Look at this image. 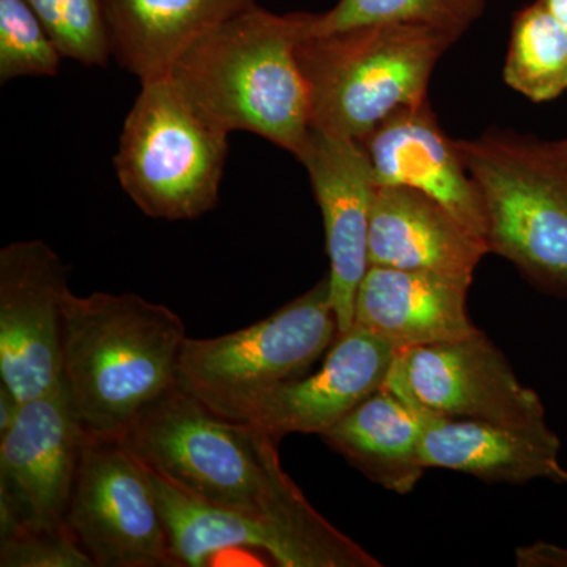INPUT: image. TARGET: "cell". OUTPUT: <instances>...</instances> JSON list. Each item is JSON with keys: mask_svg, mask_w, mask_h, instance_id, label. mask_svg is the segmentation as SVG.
<instances>
[{"mask_svg": "<svg viewBox=\"0 0 567 567\" xmlns=\"http://www.w3.org/2000/svg\"><path fill=\"white\" fill-rule=\"evenodd\" d=\"M315 20L309 11L254 7L199 37L167 74L226 132L257 134L300 159L312 123L297 52Z\"/></svg>", "mask_w": 567, "mask_h": 567, "instance_id": "6da1fadb", "label": "cell"}, {"mask_svg": "<svg viewBox=\"0 0 567 567\" xmlns=\"http://www.w3.org/2000/svg\"><path fill=\"white\" fill-rule=\"evenodd\" d=\"M186 330L136 293L71 292L63 317V386L85 434L123 439L178 383Z\"/></svg>", "mask_w": 567, "mask_h": 567, "instance_id": "7a4b0ae2", "label": "cell"}, {"mask_svg": "<svg viewBox=\"0 0 567 567\" xmlns=\"http://www.w3.org/2000/svg\"><path fill=\"white\" fill-rule=\"evenodd\" d=\"M122 440L148 472L208 505L271 514L305 496L282 470L278 442L213 412L178 383Z\"/></svg>", "mask_w": 567, "mask_h": 567, "instance_id": "3957f363", "label": "cell"}, {"mask_svg": "<svg viewBox=\"0 0 567 567\" xmlns=\"http://www.w3.org/2000/svg\"><path fill=\"white\" fill-rule=\"evenodd\" d=\"M457 41L401 22L309 33L297 54L312 128L363 142L395 111L427 102L436 63Z\"/></svg>", "mask_w": 567, "mask_h": 567, "instance_id": "277c9868", "label": "cell"}, {"mask_svg": "<svg viewBox=\"0 0 567 567\" xmlns=\"http://www.w3.org/2000/svg\"><path fill=\"white\" fill-rule=\"evenodd\" d=\"M457 142L483 199L488 252L567 298V140L487 130Z\"/></svg>", "mask_w": 567, "mask_h": 567, "instance_id": "5b68a950", "label": "cell"}, {"mask_svg": "<svg viewBox=\"0 0 567 567\" xmlns=\"http://www.w3.org/2000/svg\"><path fill=\"white\" fill-rule=\"evenodd\" d=\"M141 84L114 156L118 183L144 215L193 221L218 204L230 133L169 74Z\"/></svg>", "mask_w": 567, "mask_h": 567, "instance_id": "8992f818", "label": "cell"}, {"mask_svg": "<svg viewBox=\"0 0 567 567\" xmlns=\"http://www.w3.org/2000/svg\"><path fill=\"white\" fill-rule=\"evenodd\" d=\"M338 334L327 275L251 327L218 338H186L178 385L213 412L244 421L265 393L303 377Z\"/></svg>", "mask_w": 567, "mask_h": 567, "instance_id": "52a82bcc", "label": "cell"}, {"mask_svg": "<svg viewBox=\"0 0 567 567\" xmlns=\"http://www.w3.org/2000/svg\"><path fill=\"white\" fill-rule=\"evenodd\" d=\"M175 567L208 566L227 551H262L282 567H379L308 499L271 514L208 505L151 473Z\"/></svg>", "mask_w": 567, "mask_h": 567, "instance_id": "ba28073f", "label": "cell"}, {"mask_svg": "<svg viewBox=\"0 0 567 567\" xmlns=\"http://www.w3.org/2000/svg\"><path fill=\"white\" fill-rule=\"evenodd\" d=\"M65 524L95 567H175L151 472L122 439L85 435Z\"/></svg>", "mask_w": 567, "mask_h": 567, "instance_id": "9c48e42d", "label": "cell"}, {"mask_svg": "<svg viewBox=\"0 0 567 567\" xmlns=\"http://www.w3.org/2000/svg\"><path fill=\"white\" fill-rule=\"evenodd\" d=\"M388 390L412 409L506 427L547 424L546 406L484 331L395 353Z\"/></svg>", "mask_w": 567, "mask_h": 567, "instance_id": "30bf717a", "label": "cell"}, {"mask_svg": "<svg viewBox=\"0 0 567 567\" xmlns=\"http://www.w3.org/2000/svg\"><path fill=\"white\" fill-rule=\"evenodd\" d=\"M69 267L41 240L0 251V380L20 402L63 385Z\"/></svg>", "mask_w": 567, "mask_h": 567, "instance_id": "8fae6325", "label": "cell"}, {"mask_svg": "<svg viewBox=\"0 0 567 567\" xmlns=\"http://www.w3.org/2000/svg\"><path fill=\"white\" fill-rule=\"evenodd\" d=\"M85 435L65 386L21 402L0 435V533L65 524Z\"/></svg>", "mask_w": 567, "mask_h": 567, "instance_id": "7c38bea8", "label": "cell"}, {"mask_svg": "<svg viewBox=\"0 0 567 567\" xmlns=\"http://www.w3.org/2000/svg\"><path fill=\"white\" fill-rule=\"evenodd\" d=\"M322 212L330 257L331 303L339 333L352 328L354 300L369 268V227L377 193L374 171L361 142L312 128L298 159Z\"/></svg>", "mask_w": 567, "mask_h": 567, "instance_id": "4fadbf2b", "label": "cell"}, {"mask_svg": "<svg viewBox=\"0 0 567 567\" xmlns=\"http://www.w3.org/2000/svg\"><path fill=\"white\" fill-rule=\"evenodd\" d=\"M395 350L363 328L339 333L322 369L281 383L249 406L244 421L275 442L290 434L324 435L385 385Z\"/></svg>", "mask_w": 567, "mask_h": 567, "instance_id": "5bb4252c", "label": "cell"}, {"mask_svg": "<svg viewBox=\"0 0 567 567\" xmlns=\"http://www.w3.org/2000/svg\"><path fill=\"white\" fill-rule=\"evenodd\" d=\"M361 144L377 188L402 186L423 193L486 240V213L476 183L458 142L443 132L429 100L395 111Z\"/></svg>", "mask_w": 567, "mask_h": 567, "instance_id": "9a60e30c", "label": "cell"}, {"mask_svg": "<svg viewBox=\"0 0 567 567\" xmlns=\"http://www.w3.org/2000/svg\"><path fill=\"white\" fill-rule=\"evenodd\" d=\"M472 282L371 265L354 300L353 324L395 352L466 338L480 330L466 311Z\"/></svg>", "mask_w": 567, "mask_h": 567, "instance_id": "2e32d148", "label": "cell"}, {"mask_svg": "<svg viewBox=\"0 0 567 567\" xmlns=\"http://www.w3.org/2000/svg\"><path fill=\"white\" fill-rule=\"evenodd\" d=\"M487 241L432 197L402 188H377L369 227V267L398 268L473 281Z\"/></svg>", "mask_w": 567, "mask_h": 567, "instance_id": "e0dca14e", "label": "cell"}, {"mask_svg": "<svg viewBox=\"0 0 567 567\" xmlns=\"http://www.w3.org/2000/svg\"><path fill=\"white\" fill-rule=\"evenodd\" d=\"M415 412L423 421L421 458L427 470H453L484 483L546 480L567 487V468L559 461L561 440L548 424L506 427Z\"/></svg>", "mask_w": 567, "mask_h": 567, "instance_id": "ac0fdd59", "label": "cell"}, {"mask_svg": "<svg viewBox=\"0 0 567 567\" xmlns=\"http://www.w3.org/2000/svg\"><path fill=\"white\" fill-rule=\"evenodd\" d=\"M112 58L141 82L166 76L183 51L257 0H104Z\"/></svg>", "mask_w": 567, "mask_h": 567, "instance_id": "d6986e66", "label": "cell"}, {"mask_svg": "<svg viewBox=\"0 0 567 567\" xmlns=\"http://www.w3.org/2000/svg\"><path fill=\"white\" fill-rule=\"evenodd\" d=\"M421 436V416L383 385L322 439L377 486L406 495L427 470Z\"/></svg>", "mask_w": 567, "mask_h": 567, "instance_id": "ffe728a7", "label": "cell"}, {"mask_svg": "<svg viewBox=\"0 0 567 567\" xmlns=\"http://www.w3.org/2000/svg\"><path fill=\"white\" fill-rule=\"evenodd\" d=\"M503 78L533 103L567 91V32L539 0L514 14Z\"/></svg>", "mask_w": 567, "mask_h": 567, "instance_id": "44dd1931", "label": "cell"}, {"mask_svg": "<svg viewBox=\"0 0 567 567\" xmlns=\"http://www.w3.org/2000/svg\"><path fill=\"white\" fill-rule=\"evenodd\" d=\"M486 7L487 0H339L333 9L316 13L311 33L401 22L425 25L461 40Z\"/></svg>", "mask_w": 567, "mask_h": 567, "instance_id": "7402d4cb", "label": "cell"}, {"mask_svg": "<svg viewBox=\"0 0 567 567\" xmlns=\"http://www.w3.org/2000/svg\"><path fill=\"white\" fill-rule=\"evenodd\" d=\"M63 58L106 66L112 58L104 0H25Z\"/></svg>", "mask_w": 567, "mask_h": 567, "instance_id": "603a6c76", "label": "cell"}, {"mask_svg": "<svg viewBox=\"0 0 567 567\" xmlns=\"http://www.w3.org/2000/svg\"><path fill=\"white\" fill-rule=\"evenodd\" d=\"M63 55L25 0H0V82L55 76Z\"/></svg>", "mask_w": 567, "mask_h": 567, "instance_id": "cb8c5ba5", "label": "cell"}, {"mask_svg": "<svg viewBox=\"0 0 567 567\" xmlns=\"http://www.w3.org/2000/svg\"><path fill=\"white\" fill-rule=\"evenodd\" d=\"M2 567H95L66 524L0 533Z\"/></svg>", "mask_w": 567, "mask_h": 567, "instance_id": "d4e9b609", "label": "cell"}, {"mask_svg": "<svg viewBox=\"0 0 567 567\" xmlns=\"http://www.w3.org/2000/svg\"><path fill=\"white\" fill-rule=\"evenodd\" d=\"M516 559L518 566L525 567H567V548L539 543L517 548Z\"/></svg>", "mask_w": 567, "mask_h": 567, "instance_id": "484cf974", "label": "cell"}, {"mask_svg": "<svg viewBox=\"0 0 567 567\" xmlns=\"http://www.w3.org/2000/svg\"><path fill=\"white\" fill-rule=\"evenodd\" d=\"M20 409V399L0 380V435L6 434L17 421Z\"/></svg>", "mask_w": 567, "mask_h": 567, "instance_id": "4316f807", "label": "cell"}, {"mask_svg": "<svg viewBox=\"0 0 567 567\" xmlns=\"http://www.w3.org/2000/svg\"><path fill=\"white\" fill-rule=\"evenodd\" d=\"M567 32V0H539Z\"/></svg>", "mask_w": 567, "mask_h": 567, "instance_id": "83f0119b", "label": "cell"}]
</instances>
